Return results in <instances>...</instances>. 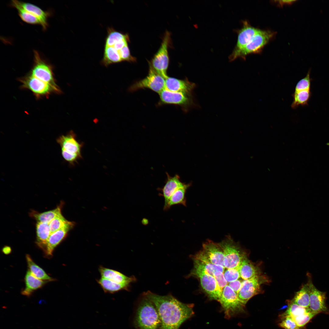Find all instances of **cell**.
<instances>
[{
    "label": "cell",
    "instance_id": "cell-1",
    "mask_svg": "<svg viewBox=\"0 0 329 329\" xmlns=\"http://www.w3.org/2000/svg\"><path fill=\"white\" fill-rule=\"evenodd\" d=\"M143 296L157 308L161 321L159 329H179L194 314L192 304L182 303L171 295H160L148 291Z\"/></svg>",
    "mask_w": 329,
    "mask_h": 329
},
{
    "label": "cell",
    "instance_id": "cell-2",
    "mask_svg": "<svg viewBox=\"0 0 329 329\" xmlns=\"http://www.w3.org/2000/svg\"><path fill=\"white\" fill-rule=\"evenodd\" d=\"M144 296L137 309L135 325L138 329H159L161 321L157 308L151 301Z\"/></svg>",
    "mask_w": 329,
    "mask_h": 329
},
{
    "label": "cell",
    "instance_id": "cell-3",
    "mask_svg": "<svg viewBox=\"0 0 329 329\" xmlns=\"http://www.w3.org/2000/svg\"><path fill=\"white\" fill-rule=\"evenodd\" d=\"M56 141L61 147L62 157L71 165L73 166L82 158L81 150L83 144L78 141L73 131L71 130L66 135L60 136Z\"/></svg>",
    "mask_w": 329,
    "mask_h": 329
},
{
    "label": "cell",
    "instance_id": "cell-4",
    "mask_svg": "<svg viewBox=\"0 0 329 329\" xmlns=\"http://www.w3.org/2000/svg\"><path fill=\"white\" fill-rule=\"evenodd\" d=\"M275 34V32L271 30L260 29L243 48L237 52H232L229 56L230 61H233L239 58L245 59L249 54L260 53Z\"/></svg>",
    "mask_w": 329,
    "mask_h": 329
},
{
    "label": "cell",
    "instance_id": "cell-5",
    "mask_svg": "<svg viewBox=\"0 0 329 329\" xmlns=\"http://www.w3.org/2000/svg\"><path fill=\"white\" fill-rule=\"evenodd\" d=\"M218 244L224 252L225 268L239 267L243 260L246 256L238 245L229 235L226 237Z\"/></svg>",
    "mask_w": 329,
    "mask_h": 329
},
{
    "label": "cell",
    "instance_id": "cell-6",
    "mask_svg": "<svg viewBox=\"0 0 329 329\" xmlns=\"http://www.w3.org/2000/svg\"><path fill=\"white\" fill-rule=\"evenodd\" d=\"M171 42V34L166 31L160 48L149 62V66L165 79L168 76L167 71L169 63L168 49Z\"/></svg>",
    "mask_w": 329,
    "mask_h": 329
},
{
    "label": "cell",
    "instance_id": "cell-7",
    "mask_svg": "<svg viewBox=\"0 0 329 329\" xmlns=\"http://www.w3.org/2000/svg\"><path fill=\"white\" fill-rule=\"evenodd\" d=\"M22 88L30 90L37 98L48 97L52 93L59 94L62 93L59 87H55L43 81L29 73L26 76L19 79Z\"/></svg>",
    "mask_w": 329,
    "mask_h": 329
},
{
    "label": "cell",
    "instance_id": "cell-8",
    "mask_svg": "<svg viewBox=\"0 0 329 329\" xmlns=\"http://www.w3.org/2000/svg\"><path fill=\"white\" fill-rule=\"evenodd\" d=\"M159 94L160 100L158 105H178L186 112L195 106L192 94L172 91L165 88Z\"/></svg>",
    "mask_w": 329,
    "mask_h": 329
},
{
    "label": "cell",
    "instance_id": "cell-9",
    "mask_svg": "<svg viewBox=\"0 0 329 329\" xmlns=\"http://www.w3.org/2000/svg\"><path fill=\"white\" fill-rule=\"evenodd\" d=\"M218 302L227 318H229L244 311L245 305L239 300L237 294L228 285L222 290Z\"/></svg>",
    "mask_w": 329,
    "mask_h": 329
},
{
    "label": "cell",
    "instance_id": "cell-10",
    "mask_svg": "<svg viewBox=\"0 0 329 329\" xmlns=\"http://www.w3.org/2000/svg\"><path fill=\"white\" fill-rule=\"evenodd\" d=\"M34 64L29 73L43 81L58 87L54 77L51 65L37 51H34Z\"/></svg>",
    "mask_w": 329,
    "mask_h": 329
},
{
    "label": "cell",
    "instance_id": "cell-11",
    "mask_svg": "<svg viewBox=\"0 0 329 329\" xmlns=\"http://www.w3.org/2000/svg\"><path fill=\"white\" fill-rule=\"evenodd\" d=\"M165 88V78L149 66L147 76L136 81L129 88L133 92L140 89H148L159 94Z\"/></svg>",
    "mask_w": 329,
    "mask_h": 329
},
{
    "label": "cell",
    "instance_id": "cell-12",
    "mask_svg": "<svg viewBox=\"0 0 329 329\" xmlns=\"http://www.w3.org/2000/svg\"><path fill=\"white\" fill-rule=\"evenodd\" d=\"M202 248L194 256V259L209 262L225 267L224 252L218 243L208 240L203 244Z\"/></svg>",
    "mask_w": 329,
    "mask_h": 329
},
{
    "label": "cell",
    "instance_id": "cell-13",
    "mask_svg": "<svg viewBox=\"0 0 329 329\" xmlns=\"http://www.w3.org/2000/svg\"><path fill=\"white\" fill-rule=\"evenodd\" d=\"M191 274L199 279L202 288L209 297L218 301L222 291L219 288L214 277L194 268Z\"/></svg>",
    "mask_w": 329,
    "mask_h": 329
},
{
    "label": "cell",
    "instance_id": "cell-14",
    "mask_svg": "<svg viewBox=\"0 0 329 329\" xmlns=\"http://www.w3.org/2000/svg\"><path fill=\"white\" fill-rule=\"evenodd\" d=\"M265 280L260 274L250 279L243 280L238 294L239 300L245 305L253 297L261 292V285Z\"/></svg>",
    "mask_w": 329,
    "mask_h": 329
},
{
    "label": "cell",
    "instance_id": "cell-15",
    "mask_svg": "<svg viewBox=\"0 0 329 329\" xmlns=\"http://www.w3.org/2000/svg\"><path fill=\"white\" fill-rule=\"evenodd\" d=\"M74 225L73 222L68 221L60 229L51 234L43 250L46 257L49 258L52 256L54 249L65 239Z\"/></svg>",
    "mask_w": 329,
    "mask_h": 329
},
{
    "label": "cell",
    "instance_id": "cell-16",
    "mask_svg": "<svg viewBox=\"0 0 329 329\" xmlns=\"http://www.w3.org/2000/svg\"><path fill=\"white\" fill-rule=\"evenodd\" d=\"M308 283L310 289L309 308L314 313L318 314L327 310L326 304V293L318 290L310 280Z\"/></svg>",
    "mask_w": 329,
    "mask_h": 329
},
{
    "label": "cell",
    "instance_id": "cell-17",
    "mask_svg": "<svg viewBox=\"0 0 329 329\" xmlns=\"http://www.w3.org/2000/svg\"><path fill=\"white\" fill-rule=\"evenodd\" d=\"M260 29L252 26L247 20L243 21L242 28L237 31V41L232 53L237 52L243 48Z\"/></svg>",
    "mask_w": 329,
    "mask_h": 329
},
{
    "label": "cell",
    "instance_id": "cell-18",
    "mask_svg": "<svg viewBox=\"0 0 329 329\" xmlns=\"http://www.w3.org/2000/svg\"><path fill=\"white\" fill-rule=\"evenodd\" d=\"M165 88L170 91L189 94H192L196 86L187 78L181 80L168 76L165 79Z\"/></svg>",
    "mask_w": 329,
    "mask_h": 329
},
{
    "label": "cell",
    "instance_id": "cell-19",
    "mask_svg": "<svg viewBox=\"0 0 329 329\" xmlns=\"http://www.w3.org/2000/svg\"><path fill=\"white\" fill-rule=\"evenodd\" d=\"M166 174L167 178L165 185L162 188H158V190L161 192L159 195L162 196L164 199V206L166 205L169 198L177 189L187 185L181 181L178 175L176 174L172 177L167 172L166 173Z\"/></svg>",
    "mask_w": 329,
    "mask_h": 329
},
{
    "label": "cell",
    "instance_id": "cell-20",
    "mask_svg": "<svg viewBox=\"0 0 329 329\" xmlns=\"http://www.w3.org/2000/svg\"><path fill=\"white\" fill-rule=\"evenodd\" d=\"M14 3L36 17L40 21L44 30L48 27V19L51 15V12L44 11L38 6L30 3L18 0H12Z\"/></svg>",
    "mask_w": 329,
    "mask_h": 329
},
{
    "label": "cell",
    "instance_id": "cell-21",
    "mask_svg": "<svg viewBox=\"0 0 329 329\" xmlns=\"http://www.w3.org/2000/svg\"><path fill=\"white\" fill-rule=\"evenodd\" d=\"M101 277L121 284H129L136 280L134 277H128L115 270L100 266L98 269Z\"/></svg>",
    "mask_w": 329,
    "mask_h": 329
},
{
    "label": "cell",
    "instance_id": "cell-22",
    "mask_svg": "<svg viewBox=\"0 0 329 329\" xmlns=\"http://www.w3.org/2000/svg\"><path fill=\"white\" fill-rule=\"evenodd\" d=\"M24 280L25 286L21 292L22 295L28 297L48 282L37 278L28 270L25 275Z\"/></svg>",
    "mask_w": 329,
    "mask_h": 329
},
{
    "label": "cell",
    "instance_id": "cell-23",
    "mask_svg": "<svg viewBox=\"0 0 329 329\" xmlns=\"http://www.w3.org/2000/svg\"><path fill=\"white\" fill-rule=\"evenodd\" d=\"M190 186V184H188L186 186L177 189L170 196L166 205L164 206V210H168L172 206L177 204H181L186 206V193Z\"/></svg>",
    "mask_w": 329,
    "mask_h": 329
},
{
    "label": "cell",
    "instance_id": "cell-24",
    "mask_svg": "<svg viewBox=\"0 0 329 329\" xmlns=\"http://www.w3.org/2000/svg\"><path fill=\"white\" fill-rule=\"evenodd\" d=\"M240 277L243 280L251 279L260 275L258 268L246 257L239 267Z\"/></svg>",
    "mask_w": 329,
    "mask_h": 329
},
{
    "label": "cell",
    "instance_id": "cell-25",
    "mask_svg": "<svg viewBox=\"0 0 329 329\" xmlns=\"http://www.w3.org/2000/svg\"><path fill=\"white\" fill-rule=\"evenodd\" d=\"M36 244L43 250L51 234L49 224L37 222L36 225Z\"/></svg>",
    "mask_w": 329,
    "mask_h": 329
},
{
    "label": "cell",
    "instance_id": "cell-26",
    "mask_svg": "<svg viewBox=\"0 0 329 329\" xmlns=\"http://www.w3.org/2000/svg\"><path fill=\"white\" fill-rule=\"evenodd\" d=\"M62 205L61 204L54 209L42 213L32 210L30 212V215L37 222L49 224L53 219L62 213Z\"/></svg>",
    "mask_w": 329,
    "mask_h": 329
},
{
    "label": "cell",
    "instance_id": "cell-27",
    "mask_svg": "<svg viewBox=\"0 0 329 329\" xmlns=\"http://www.w3.org/2000/svg\"><path fill=\"white\" fill-rule=\"evenodd\" d=\"M97 281L105 292L110 293L123 290H128L130 285L116 283L102 277L97 280Z\"/></svg>",
    "mask_w": 329,
    "mask_h": 329
},
{
    "label": "cell",
    "instance_id": "cell-28",
    "mask_svg": "<svg viewBox=\"0 0 329 329\" xmlns=\"http://www.w3.org/2000/svg\"><path fill=\"white\" fill-rule=\"evenodd\" d=\"M28 270L37 278L48 282L54 281L55 279L49 276L39 266L36 264L30 256L27 254L26 256Z\"/></svg>",
    "mask_w": 329,
    "mask_h": 329
},
{
    "label": "cell",
    "instance_id": "cell-29",
    "mask_svg": "<svg viewBox=\"0 0 329 329\" xmlns=\"http://www.w3.org/2000/svg\"><path fill=\"white\" fill-rule=\"evenodd\" d=\"M122 62L119 52L111 46H104V55L101 63L107 67L109 65Z\"/></svg>",
    "mask_w": 329,
    "mask_h": 329
},
{
    "label": "cell",
    "instance_id": "cell-30",
    "mask_svg": "<svg viewBox=\"0 0 329 329\" xmlns=\"http://www.w3.org/2000/svg\"><path fill=\"white\" fill-rule=\"evenodd\" d=\"M194 268L202 271L214 276L217 273H224L225 269L223 267L210 262L194 259Z\"/></svg>",
    "mask_w": 329,
    "mask_h": 329
},
{
    "label": "cell",
    "instance_id": "cell-31",
    "mask_svg": "<svg viewBox=\"0 0 329 329\" xmlns=\"http://www.w3.org/2000/svg\"><path fill=\"white\" fill-rule=\"evenodd\" d=\"M310 289L308 282L297 292L292 301L301 306L309 308Z\"/></svg>",
    "mask_w": 329,
    "mask_h": 329
},
{
    "label": "cell",
    "instance_id": "cell-32",
    "mask_svg": "<svg viewBox=\"0 0 329 329\" xmlns=\"http://www.w3.org/2000/svg\"><path fill=\"white\" fill-rule=\"evenodd\" d=\"M311 95L310 90L294 91L292 95L293 100L291 105V108L295 109L300 105H307Z\"/></svg>",
    "mask_w": 329,
    "mask_h": 329
},
{
    "label": "cell",
    "instance_id": "cell-33",
    "mask_svg": "<svg viewBox=\"0 0 329 329\" xmlns=\"http://www.w3.org/2000/svg\"><path fill=\"white\" fill-rule=\"evenodd\" d=\"M10 5L17 10L19 16L24 22L30 24L40 25L41 26L40 21L33 15L15 4L12 1L11 2Z\"/></svg>",
    "mask_w": 329,
    "mask_h": 329
},
{
    "label": "cell",
    "instance_id": "cell-34",
    "mask_svg": "<svg viewBox=\"0 0 329 329\" xmlns=\"http://www.w3.org/2000/svg\"><path fill=\"white\" fill-rule=\"evenodd\" d=\"M310 311L309 308H305L297 305L292 301L289 302L288 309L281 315V317L289 316L294 318Z\"/></svg>",
    "mask_w": 329,
    "mask_h": 329
},
{
    "label": "cell",
    "instance_id": "cell-35",
    "mask_svg": "<svg viewBox=\"0 0 329 329\" xmlns=\"http://www.w3.org/2000/svg\"><path fill=\"white\" fill-rule=\"evenodd\" d=\"M68 221L62 213L58 215L49 224L51 233L60 229Z\"/></svg>",
    "mask_w": 329,
    "mask_h": 329
},
{
    "label": "cell",
    "instance_id": "cell-36",
    "mask_svg": "<svg viewBox=\"0 0 329 329\" xmlns=\"http://www.w3.org/2000/svg\"><path fill=\"white\" fill-rule=\"evenodd\" d=\"M317 313L310 310L302 315L292 318L299 327L304 326L308 323Z\"/></svg>",
    "mask_w": 329,
    "mask_h": 329
},
{
    "label": "cell",
    "instance_id": "cell-37",
    "mask_svg": "<svg viewBox=\"0 0 329 329\" xmlns=\"http://www.w3.org/2000/svg\"><path fill=\"white\" fill-rule=\"evenodd\" d=\"M223 274L228 283L239 279L241 278L239 267L226 269Z\"/></svg>",
    "mask_w": 329,
    "mask_h": 329
},
{
    "label": "cell",
    "instance_id": "cell-38",
    "mask_svg": "<svg viewBox=\"0 0 329 329\" xmlns=\"http://www.w3.org/2000/svg\"><path fill=\"white\" fill-rule=\"evenodd\" d=\"M310 70H309L306 76L297 83L295 86V91L310 90L311 80L310 78Z\"/></svg>",
    "mask_w": 329,
    "mask_h": 329
},
{
    "label": "cell",
    "instance_id": "cell-39",
    "mask_svg": "<svg viewBox=\"0 0 329 329\" xmlns=\"http://www.w3.org/2000/svg\"><path fill=\"white\" fill-rule=\"evenodd\" d=\"M119 53L122 62H133L136 61V58L132 56L131 54L128 44L120 50Z\"/></svg>",
    "mask_w": 329,
    "mask_h": 329
},
{
    "label": "cell",
    "instance_id": "cell-40",
    "mask_svg": "<svg viewBox=\"0 0 329 329\" xmlns=\"http://www.w3.org/2000/svg\"><path fill=\"white\" fill-rule=\"evenodd\" d=\"M282 320L279 324V326L284 329H299L294 319L289 316L282 318Z\"/></svg>",
    "mask_w": 329,
    "mask_h": 329
},
{
    "label": "cell",
    "instance_id": "cell-41",
    "mask_svg": "<svg viewBox=\"0 0 329 329\" xmlns=\"http://www.w3.org/2000/svg\"><path fill=\"white\" fill-rule=\"evenodd\" d=\"M214 277L216 279L219 288L222 291L224 288L228 283L225 278L223 273L218 272L214 275Z\"/></svg>",
    "mask_w": 329,
    "mask_h": 329
},
{
    "label": "cell",
    "instance_id": "cell-42",
    "mask_svg": "<svg viewBox=\"0 0 329 329\" xmlns=\"http://www.w3.org/2000/svg\"><path fill=\"white\" fill-rule=\"evenodd\" d=\"M242 281L239 279L228 283V285L238 295L241 287Z\"/></svg>",
    "mask_w": 329,
    "mask_h": 329
},
{
    "label": "cell",
    "instance_id": "cell-43",
    "mask_svg": "<svg viewBox=\"0 0 329 329\" xmlns=\"http://www.w3.org/2000/svg\"><path fill=\"white\" fill-rule=\"evenodd\" d=\"M296 0H276L275 3L280 6H283L285 5H291L295 2Z\"/></svg>",
    "mask_w": 329,
    "mask_h": 329
},
{
    "label": "cell",
    "instance_id": "cell-44",
    "mask_svg": "<svg viewBox=\"0 0 329 329\" xmlns=\"http://www.w3.org/2000/svg\"><path fill=\"white\" fill-rule=\"evenodd\" d=\"M2 251L4 254L8 255L11 253L12 249L10 246H5L2 248Z\"/></svg>",
    "mask_w": 329,
    "mask_h": 329
}]
</instances>
